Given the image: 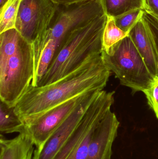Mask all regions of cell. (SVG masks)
Instances as JSON below:
<instances>
[{"mask_svg": "<svg viewBox=\"0 0 158 159\" xmlns=\"http://www.w3.org/2000/svg\"><path fill=\"white\" fill-rule=\"evenodd\" d=\"M111 72L101 54L93 55L56 82L41 87L30 85L14 107L15 113L28 126L66 101L87 93L104 90Z\"/></svg>", "mask_w": 158, "mask_h": 159, "instance_id": "6da1fadb", "label": "cell"}, {"mask_svg": "<svg viewBox=\"0 0 158 159\" xmlns=\"http://www.w3.org/2000/svg\"><path fill=\"white\" fill-rule=\"evenodd\" d=\"M106 18L104 14L69 32L37 87L56 82L76 70L89 57L101 55Z\"/></svg>", "mask_w": 158, "mask_h": 159, "instance_id": "7a4b0ae2", "label": "cell"}, {"mask_svg": "<svg viewBox=\"0 0 158 159\" xmlns=\"http://www.w3.org/2000/svg\"><path fill=\"white\" fill-rule=\"evenodd\" d=\"M101 56L105 65L121 84L134 91L143 92L154 80L155 77L129 35L115 45L109 53L102 51Z\"/></svg>", "mask_w": 158, "mask_h": 159, "instance_id": "3957f363", "label": "cell"}, {"mask_svg": "<svg viewBox=\"0 0 158 159\" xmlns=\"http://www.w3.org/2000/svg\"><path fill=\"white\" fill-rule=\"evenodd\" d=\"M34 73L32 44L20 36L17 48L0 76V100L14 107L31 84Z\"/></svg>", "mask_w": 158, "mask_h": 159, "instance_id": "277c9868", "label": "cell"}, {"mask_svg": "<svg viewBox=\"0 0 158 159\" xmlns=\"http://www.w3.org/2000/svg\"><path fill=\"white\" fill-rule=\"evenodd\" d=\"M115 92L102 90L84 113L66 143L53 159H86L92 136L101 120L111 110Z\"/></svg>", "mask_w": 158, "mask_h": 159, "instance_id": "5b68a950", "label": "cell"}, {"mask_svg": "<svg viewBox=\"0 0 158 159\" xmlns=\"http://www.w3.org/2000/svg\"><path fill=\"white\" fill-rule=\"evenodd\" d=\"M57 6L50 0H22L20 3L15 29L32 44L34 72L41 57L43 43Z\"/></svg>", "mask_w": 158, "mask_h": 159, "instance_id": "8992f818", "label": "cell"}, {"mask_svg": "<svg viewBox=\"0 0 158 159\" xmlns=\"http://www.w3.org/2000/svg\"><path fill=\"white\" fill-rule=\"evenodd\" d=\"M105 14L102 0H88L70 5H58L43 43L42 52L49 40H53L58 48L69 32Z\"/></svg>", "mask_w": 158, "mask_h": 159, "instance_id": "52a82bcc", "label": "cell"}, {"mask_svg": "<svg viewBox=\"0 0 158 159\" xmlns=\"http://www.w3.org/2000/svg\"><path fill=\"white\" fill-rule=\"evenodd\" d=\"M93 91L70 99L51 109L28 126L26 133L30 136L35 150H40L48 138L72 112Z\"/></svg>", "mask_w": 158, "mask_h": 159, "instance_id": "ba28073f", "label": "cell"}, {"mask_svg": "<svg viewBox=\"0 0 158 159\" xmlns=\"http://www.w3.org/2000/svg\"><path fill=\"white\" fill-rule=\"evenodd\" d=\"M100 91L90 94L50 136L40 150H34L32 159H53L76 129L86 110Z\"/></svg>", "mask_w": 158, "mask_h": 159, "instance_id": "9c48e42d", "label": "cell"}, {"mask_svg": "<svg viewBox=\"0 0 158 159\" xmlns=\"http://www.w3.org/2000/svg\"><path fill=\"white\" fill-rule=\"evenodd\" d=\"M119 125L115 113L110 110L92 136L86 159H111L112 146L117 136Z\"/></svg>", "mask_w": 158, "mask_h": 159, "instance_id": "30bf717a", "label": "cell"}, {"mask_svg": "<svg viewBox=\"0 0 158 159\" xmlns=\"http://www.w3.org/2000/svg\"><path fill=\"white\" fill-rule=\"evenodd\" d=\"M147 69L154 77L158 76V51L150 25L143 16L129 33Z\"/></svg>", "mask_w": 158, "mask_h": 159, "instance_id": "8fae6325", "label": "cell"}, {"mask_svg": "<svg viewBox=\"0 0 158 159\" xmlns=\"http://www.w3.org/2000/svg\"><path fill=\"white\" fill-rule=\"evenodd\" d=\"M35 148L27 133L19 134L11 139L0 135V159H32Z\"/></svg>", "mask_w": 158, "mask_h": 159, "instance_id": "7c38bea8", "label": "cell"}, {"mask_svg": "<svg viewBox=\"0 0 158 159\" xmlns=\"http://www.w3.org/2000/svg\"><path fill=\"white\" fill-rule=\"evenodd\" d=\"M1 134L26 133V127L21 119L15 113L14 107L0 102Z\"/></svg>", "mask_w": 158, "mask_h": 159, "instance_id": "4fadbf2b", "label": "cell"}, {"mask_svg": "<svg viewBox=\"0 0 158 159\" xmlns=\"http://www.w3.org/2000/svg\"><path fill=\"white\" fill-rule=\"evenodd\" d=\"M20 36L16 29L0 34V76L3 74L9 60L16 50Z\"/></svg>", "mask_w": 158, "mask_h": 159, "instance_id": "5bb4252c", "label": "cell"}, {"mask_svg": "<svg viewBox=\"0 0 158 159\" xmlns=\"http://www.w3.org/2000/svg\"><path fill=\"white\" fill-rule=\"evenodd\" d=\"M106 16V20L102 36V51L109 53L115 45L129 36V33L125 32L117 27L114 17Z\"/></svg>", "mask_w": 158, "mask_h": 159, "instance_id": "9a60e30c", "label": "cell"}, {"mask_svg": "<svg viewBox=\"0 0 158 159\" xmlns=\"http://www.w3.org/2000/svg\"><path fill=\"white\" fill-rule=\"evenodd\" d=\"M105 13L115 17L135 8L143 10L145 0H102Z\"/></svg>", "mask_w": 158, "mask_h": 159, "instance_id": "2e32d148", "label": "cell"}, {"mask_svg": "<svg viewBox=\"0 0 158 159\" xmlns=\"http://www.w3.org/2000/svg\"><path fill=\"white\" fill-rule=\"evenodd\" d=\"M22 0H7L0 8V34L15 29L19 9Z\"/></svg>", "mask_w": 158, "mask_h": 159, "instance_id": "e0dca14e", "label": "cell"}, {"mask_svg": "<svg viewBox=\"0 0 158 159\" xmlns=\"http://www.w3.org/2000/svg\"><path fill=\"white\" fill-rule=\"evenodd\" d=\"M144 10L135 8L114 17L117 27L125 32L130 33L136 23L143 17Z\"/></svg>", "mask_w": 158, "mask_h": 159, "instance_id": "ac0fdd59", "label": "cell"}, {"mask_svg": "<svg viewBox=\"0 0 158 159\" xmlns=\"http://www.w3.org/2000/svg\"><path fill=\"white\" fill-rule=\"evenodd\" d=\"M143 92L146 96L149 107L158 119V76L155 77L149 87Z\"/></svg>", "mask_w": 158, "mask_h": 159, "instance_id": "d6986e66", "label": "cell"}, {"mask_svg": "<svg viewBox=\"0 0 158 159\" xmlns=\"http://www.w3.org/2000/svg\"><path fill=\"white\" fill-rule=\"evenodd\" d=\"M143 10V17L149 23L152 29L158 51V15L148 10Z\"/></svg>", "mask_w": 158, "mask_h": 159, "instance_id": "ffe728a7", "label": "cell"}, {"mask_svg": "<svg viewBox=\"0 0 158 159\" xmlns=\"http://www.w3.org/2000/svg\"><path fill=\"white\" fill-rule=\"evenodd\" d=\"M143 10L151 11L158 15V0H145Z\"/></svg>", "mask_w": 158, "mask_h": 159, "instance_id": "44dd1931", "label": "cell"}, {"mask_svg": "<svg viewBox=\"0 0 158 159\" xmlns=\"http://www.w3.org/2000/svg\"><path fill=\"white\" fill-rule=\"evenodd\" d=\"M58 6H68L88 0H50Z\"/></svg>", "mask_w": 158, "mask_h": 159, "instance_id": "7402d4cb", "label": "cell"}, {"mask_svg": "<svg viewBox=\"0 0 158 159\" xmlns=\"http://www.w3.org/2000/svg\"><path fill=\"white\" fill-rule=\"evenodd\" d=\"M7 0H0V8L2 7L6 3Z\"/></svg>", "mask_w": 158, "mask_h": 159, "instance_id": "603a6c76", "label": "cell"}]
</instances>
